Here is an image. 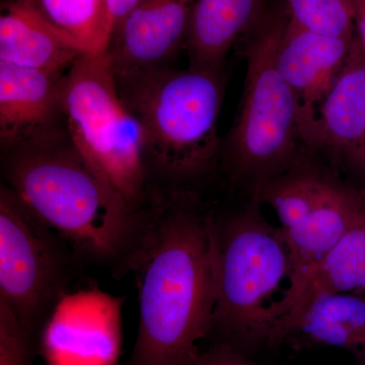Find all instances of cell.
<instances>
[{"label": "cell", "instance_id": "1", "mask_svg": "<svg viewBox=\"0 0 365 365\" xmlns=\"http://www.w3.org/2000/svg\"><path fill=\"white\" fill-rule=\"evenodd\" d=\"M215 215L182 192H153L124 275L138 289L135 344L124 365H189L212 331Z\"/></svg>", "mask_w": 365, "mask_h": 365}, {"label": "cell", "instance_id": "2", "mask_svg": "<svg viewBox=\"0 0 365 365\" xmlns=\"http://www.w3.org/2000/svg\"><path fill=\"white\" fill-rule=\"evenodd\" d=\"M2 173L4 185L68 242L83 265L124 276L144 209H132L66 130L6 151Z\"/></svg>", "mask_w": 365, "mask_h": 365}, {"label": "cell", "instance_id": "3", "mask_svg": "<svg viewBox=\"0 0 365 365\" xmlns=\"http://www.w3.org/2000/svg\"><path fill=\"white\" fill-rule=\"evenodd\" d=\"M258 204L225 220L215 216L213 225L216 304L211 333L241 350L271 345L287 317L294 283L289 245Z\"/></svg>", "mask_w": 365, "mask_h": 365}, {"label": "cell", "instance_id": "4", "mask_svg": "<svg viewBox=\"0 0 365 365\" xmlns=\"http://www.w3.org/2000/svg\"><path fill=\"white\" fill-rule=\"evenodd\" d=\"M122 100L143 128L148 182H189L220 153L222 72L169 67L116 76Z\"/></svg>", "mask_w": 365, "mask_h": 365}, {"label": "cell", "instance_id": "5", "mask_svg": "<svg viewBox=\"0 0 365 365\" xmlns=\"http://www.w3.org/2000/svg\"><path fill=\"white\" fill-rule=\"evenodd\" d=\"M67 135L135 211L150 197L140 124L126 107L107 53L81 55L64 76Z\"/></svg>", "mask_w": 365, "mask_h": 365}, {"label": "cell", "instance_id": "6", "mask_svg": "<svg viewBox=\"0 0 365 365\" xmlns=\"http://www.w3.org/2000/svg\"><path fill=\"white\" fill-rule=\"evenodd\" d=\"M287 21L288 11L273 14L247 44L244 93L225 146L234 173L257 185L294 167L300 139L297 100L277 66Z\"/></svg>", "mask_w": 365, "mask_h": 365}, {"label": "cell", "instance_id": "7", "mask_svg": "<svg viewBox=\"0 0 365 365\" xmlns=\"http://www.w3.org/2000/svg\"><path fill=\"white\" fill-rule=\"evenodd\" d=\"M83 263L6 185L0 188V297L39 341Z\"/></svg>", "mask_w": 365, "mask_h": 365}, {"label": "cell", "instance_id": "8", "mask_svg": "<svg viewBox=\"0 0 365 365\" xmlns=\"http://www.w3.org/2000/svg\"><path fill=\"white\" fill-rule=\"evenodd\" d=\"M267 203L277 215L294 260L290 309L304 276L364 217L365 198L319 173L294 169L271 185Z\"/></svg>", "mask_w": 365, "mask_h": 365}, {"label": "cell", "instance_id": "9", "mask_svg": "<svg viewBox=\"0 0 365 365\" xmlns=\"http://www.w3.org/2000/svg\"><path fill=\"white\" fill-rule=\"evenodd\" d=\"M299 137L365 179V49L357 35L344 66Z\"/></svg>", "mask_w": 365, "mask_h": 365}, {"label": "cell", "instance_id": "10", "mask_svg": "<svg viewBox=\"0 0 365 365\" xmlns=\"http://www.w3.org/2000/svg\"><path fill=\"white\" fill-rule=\"evenodd\" d=\"M196 0H140L115 29L108 58L116 76L167 67L185 47Z\"/></svg>", "mask_w": 365, "mask_h": 365}, {"label": "cell", "instance_id": "11", "mask_svg": "<svg viewBox=\"0 0 365 365\" xmlns=\"http://www.w3.org/2000/svg\"><path fill=\"white\" fill-rule=\"evenodd\" d=\"M66 74L0 61V140L6 153L59 129Z\"/></svg>", "mask_w": 365, "mask_h": 365}, {"label": "cell", "instance_id": "12", "mask_svg": "<svg viewBox=\"0 0 365 365\" xmlns=\"http://www.w3.org/2000/svg\"><path fill=\"white\" fill-rule=\"evenodd\" d=\"M354 37L312 32L294 23L288 14L278 46L277 66L297 100L299 133L344 66Z\"/></svg>", "mask_w": 365, "mask_h": 365}, {"label": "cell", "instance_id": "13", "mask_svg": "<svg viewBox=\"0 0 365 365\" xmlns=\"http://www.w3.org/2000/svg\"><path fill=\"white\" fill-rule=\"evenodd\" d=\"M26 0H7L0 14V61L21 68L66 73L85 54Z\"/></svg>", "mask_w": 365, "mask_h": 365}, {"label": "cell", "instance_id": "14", "mask_svg": "<svg viewBox=\"0 0 365 365\" xmlns=\"http://www.w3.org/2000/svg\"><path fill=\"white\" fill-rule=\"evenodd\" d=\"M265 0H196L185 48L189 66L222 72L227 53L260 19Z\"/></svg>", "mask_w": 365, "mask_h": 365}, {"label": "cell", "instance_id": "15", "mask_svg": "<svg viewBox=\"0 0 365 365\" xmlns=\"http://www.w3.org/2000/svg\"><path fill=\"white\" fill-rule=\"evenodd\" d=\"M365 292V216L350 227L304 276L271 347L279 345L289 327L322 295Z\"/></svg>", "mask_w": 365, "mask_h": 365}, {"label": "cell", "instance_id": "16", "mask_svg": "<svg viewBox=\"0 0 365 365\" xmlns=\"http://www.w3.org/2000/svg\"><path fill=\"white\" fill-rule=\"evenodd\" d=\"M294 345L336 347L365 365V294H332L313 300L285 334ZM282 342V343H283Z\"/></svg>", "mask_w": 365, "mask_h": 365}, {"label": "cell", "instance_id": "17", "mask_svg": "<svg viewBox=\"0 0 365 365\" xmlns=\"http://www.w3.org/2000/svg\"><path fill=\"white\" fill-rule=\"evenodd\" d=\"M86 53L107 52V0H26Z\"/></svg>", "mask_w": 365, "mask_h": 365}, {"label": "cell", "instance_id": "18", "mask_svg": "<svg viewBox=\"0 0 365 365\" xmlns=\"http://www.w3.org/2000/svg\"><path fill=\"white\" fill-rule=\"evenodd\" d=\"M290 20L312 32L353 38L355 26L350 0H287Z\"/></svg>", "mask_w": 365, "mask_h": 365}, {"label": "cell", "instance_id": "19", "mask_svg": "<svg viewBox=\"0 0 365 365\" xmlns=\"http://www.w3.org/2000/svg\"><path fill=\"white\" fill-rule=\"evenodd\" d=\"M39 341L16 318L6 299L0 297V365H32Z\"/></svg>", "mask_w": 365, "mask_h": 365}, {"label": "cell", "instance_id": "20", "mask_svg": "<svg viewBox=\"0 0 365 365\" xmlns=\"http://www.w3.org/2000/svg\"><path fill=\"white\" fill-rule=\"evenodd\" d=\"M189 365H256L250 361L240 348L227 342L216 343L201 351Z\"/></svg>", "mask_w": 365, "mask_h": 365}, {"label": "cell", "instance_id": "21", "mask_svg": "<svg viewBox=\"0 0 365 365\" xmlns=\"http://www.w3.org/2000/svg\"><path fill=\"white\" fill-rule=\"evenodd\" d=\"M139 1L140 0H107V34L110 41L115 29Z\"/></svg>", "mask_w": 365, "mask_h": 365}, {"label": "cell", "instance_id": "22", "mask_svg": "<svg viewBox=\"0 0 365 365\" xmlns=\"http://www.w3.org/2000/svg\"><path fill=\"white\" fill-rule=\"evenodd\" d=\"M355 33L365 49V0H350Z\"/></svg>", "mask_w": 365, "mask_h": 365}]
</instances>
